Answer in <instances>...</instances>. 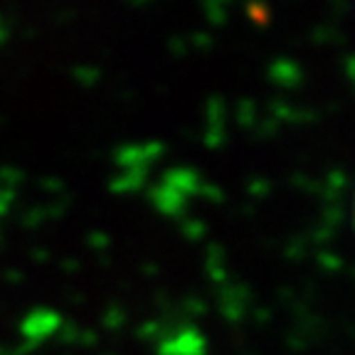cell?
Here are the masks:
<instances>
[{"label":"cell","instance_id":"cell-1","mask_svg":"<svg viewBox=\"0 0 355 355\" xmlns=\"http://www.w3.org/2000/svg\"><path fill=\"white\" fill-rule=\"evenodd\" d=\"M350 217H353V230H355V190H353V212H350Z\"/></svg>","mask_w":355,"mask_h":355}]
</instances>
